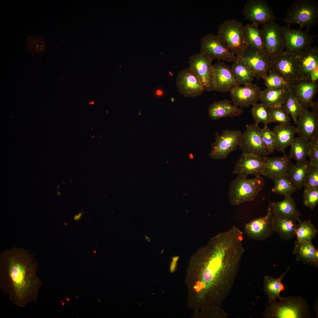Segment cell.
Returning a JSON list of instances; mask_svg holds the SVG:
<instances>
[{
  "instance_id": "cell-9",
  "label": "cell",
  "mask_w": 318,
  "mask_h": 318,
  "mask_svg": "<svg viewBox=\"0 0 318 318\" xmlns=\"http://www.w3.org/2000/svg\"><path fill=\"white\" fill-rule=\"evenodd\" d=\"M246 130L241 134L239 145L242 153L263 158L269 153L261 140V128L258 124H246Z\"/></svg>"
},
{
  "instance_id": "cell-11",
  "label": "cell",
  "mask_w": 318,
  "mask_h": 318,
  "mask_svg": "<svg viewBox=\"0 0 318 318\" xmlns=\"http://www.w3.org/2000/svg\"><path fill=\"white\" fill-rule=\"evenodd\" d=\"M270 69L289 84L299 79L295 54L286 50L270 59Z\"/></svg>"
},
{
  "instance_id": "cell-7",
  "label": "cell",
  "mask_w": 318,
  "mask_h": 318,
  "mask_svg": "<svg viewBox=\"0 0 318 318\" xmlns=\"http://www.w3.org/2000/svg\"><path fill=\"white\" fill-rule=\"evenodd\" d=\"M200 52L212 61L214 59L221 60L233 63L239 59L217 34H208L202 38Z\"/></svg>"
},
{
  "instance_id": "cell-36",
  "label": "cell",
  "mask_w": 318,
  "mask_h": 318,
  "mask_svg": "<svg viewBox=\"0 0 318 318\" xmlns=\"http://www.w3.org/2000/svg\"><path fill=\"white\" fill-rule=\"evenodd\" d=\"M310 166L309 161L307 160L294 164L287 177L296 186L300 189L303 186L305 176Z\"/></svg>"
},
{
  "instance_id": "cell-29",
  "label": "cell",
  "mask_w": 318,
  "mask_h": 318,
  "mask_svg": "<svg viewBox=\"0 0 318 318\" xmlns=\"http://www.w3.org/2000/svg\"><path fill=\"white\" fill-rule=\"evenodd\" d=\"M259 26L252 23L244 26L245 44L246 48L264 53L263 34Z\"/></svg>"
},
{
  "instance_id": "cell-4",
  "label": "cell",
  "mask_w": 318,
  "mask_h": 318,
  "mask_svg": "<svg viewBox=\"0 0 318 318\" xmlns=\"http://www.w3.org/2000/svg\"><path fill=\"white\" fill-rule=\"evenodd\" d=\"M289 26L297 24L300 29L305 28L309 31L318 23V2L314 0H296L288 9L283 19Z\"/></svg>"
},
{
  "instance_id": "cell-17",
  "label": "cell",
  "mask_w": 318,
  "mask_h": 318,
  "mask_svg": "<svg viewBox=\"0 0 318 318\" xmlns=\"http://www.w3.org/2000/svg\"><path fill=\"white\" fill-rule=\"evenodd\" d=\"M239 59L252 70L257 79H264L270 70V59L264 53L246 48Z\"/></svg>"
},
{
  "instance_id": "cell-28",
  "label": "cell",
  "mask_w": 318,
  "mask_h": 318,
  "mask_svg": "<svg viewBox=\"0 0 318 318\" xmlns=\"http://www.w3.org/2000/svg\"><path fill=\"white\" fill-rule=\"evenodd\" d=\"M293 253L296 259L305 264L318 267V251L312 241H305L295 245Z\"/></svg>"
},
{
  "instance_id": "cell-27",
  "label": "cell",
  "mask_w": 318,
  "mask_h": 318,
  "mask_svg": "<svg viewBox=\"0 0 318 318\" xmlns=\"http://www.w3.org/2000/svg\"><path fill=\"white\" fill-rule=\"evenodd\" d=\"M273 214L280 215L298 221L302 214L298 210L294 199L291 196H284V199L277 202H270L269 205Z\"/></svg>"
},
{
  "instance_id": "cell-48",
  "label": "cell",
  "mask_w": 318,
  "mask_h": 318,
  "mask_svg": "<svg viewBox=\"0 0 318 318\" xmlns=\"http://www.w3.org/2000/svg\"><path fill=\"white\" fill-rule=\"evenodd\" d=\"M83 212H82L79 213L74 216L73 218L74 220L76 221H79L81 218Z\"/></svg>"
},
{
  "instance_id": "cell-42",
  "label": "cell",
  "mask_w": 318,
  "mask_h": 318,
  "mask_svg": "<svg viewBox=\"0 0 318 318\" xmlns=\"http://www.w3.org/2000/svg\"><path fill=\"white\" fill-rule=\"evenodd\" d=\"M228 314L221 308L194 310L193 318H226Z\"/></svg>"
},
{
  "instance_id": "cell-12",
  "label": "cell",
  "mask_w": 318,
  "mask_h": 318,
  "mask_svg": "<svg viewBox=\"0 0 318 318\" xmlns=\"http://www.w3.org/2000/svg\"><path fill=\"white\" fill-rule=\"evenodd\" d=\"M264 53L271 59L284 51L285 46L281 32V26L274 21L263 24Z\"/></svg>"
},
{
  "instance_id": "cell-3",
  "label": "cell",
  "mask_w": 318,
  "mask_h": 318,
  "mask_svg": "<svg viewBox=\"0 0 318 318\" xmlns=\"http://www.w3.org/2000/svg\"><path fill=\"white\" fill-rule=\"evenodd\" d=\"M277 302L272 301L266 306L263 313L266 318H311L310 307L300 296H289Z\"/></svg>"
},
{
  "instance_id": "cell-33",
  "label": "cell",
  "mask_w": 318,
  "mask_h": 318,
  "mask_svg": "<svg viewBox=\"0 0 318 318\" xmlns=\"http://www.w3.org/2000/svg\"><path fill=\"white\" fill-rule=\"evenodd\" d=\"M289 156L296 162L303 161L308 156L310 140L300 136L294 138L291 145Z\"/></svg>"
},
{
  "instance_id": "cell-40",
  "label": "cell",
  "mask_w": 318,
  "mask_h": 318,
  "mask_svg": "<svg viewBox=\"0 0 318 318\" xmlns=\"http://www.w3.org/2000/svg\"><path fill=\"white\" fill-rule=\"evenodd\" d=\"M268 109L271 122H276L280 125L290 124L289 114L283 106Z\"/></svg>"
},
{
  "instance_id": "cell-23",
  "label": "cell",
  "mask_w": 318,
  "mask_h": 318,
  "mask_svg": "<svg viewBox=\"0 0 318 318\" xmlns=\"http://www.w3.org/2000/svg\"><path fill=\"white\" fill-rule=\"evenodd\" d=\"M284 154L282 157L266 156L263 158L266 166L262 175L272 180L288 176L294 164L289 155Z\"/></svg>"
},
{
  "instance_id": "cell-13",
  "label": "cell",
  "mask_w": 318,
  "mask_h": 318,
  "mask_svg": "<svg viewBox=\"0 0 318 318\" xmlns=\"http://www.w3.org/2000/svg\"><path fill=\"white\" fill-rule=\"evenodd\" d=\"M244 232L249 238L258 241L265 240L272 235L274 232L273 213L269 205L265 216L245 224Z\"/></svg>"
},
{
  "instance_id": "cell-16",
  "label": "cell",
  "mask_w": 318,
  "mask_h": 318,
  "mask_svg": "<svg viewBox=\"0 0 318 318\" xmlns=\"http://www.w3.org/2000/svg\"><path fill=\"white\" fill-rule=\"evenodd\" d=\"M176 83L179 92L186 98L200 95L205 91L203 85L199 78L189 67L178 72Z\"/></svg>"
},
{
  "instance_id": "cell-8",
  "label": "cell",
  "mask_w": 318,
  "mask_h": 318,
  "mask_svg": "<svg viewBox=\"0 0 318 318\" xmlns=\"http://www.w3.org/2000/svg\"><path fill=\"white\" fill-rule=\"evenodd\" d=\"M242 134L239 130L228 129L223 130L221 134L216 132L215 141L211 144L210 157L215 160L226 158L231 152L239 146Z\"/></svg>"
},
{
  "instance_id": "cell-47",
  "label": "cell",
  "mask_w": 318,
  "mask_h": 318,
  "mask_svg": "<svg viewBox=\"0 0 318 318\" xmlns=\"http://www.w3.org/2000/svg\"><path fill=\"white\" fill-rule=\"evenodd\" d=\"M308 156L310 165L318 167V134L310 140Z\"/></svg>"
},
{
  "instance_id": "cell-45",
  "label": "cell",
  "mask_w": 318,
  "mask_h": 318,
  "mask_svg": "<svg viewBox=\"0 0 318 318\" xmlns=\"http://www.w3.org/2000/svg\"><path fill=\"white\" fill-rule=\"evenodd\" d=\"M303 186L304 189L318 187V167L310 165L305 176Z\"/></svg>"
},
{
  "instance_id": "cell-10",
  "label": "cell",
  "mask_w": 318,
  "mask_h": 318,
  "mask_svg": "<svg viewBox=\"0 0 318 318\" xmlns=\"http://www.w3.org/2000/svg\"><path fill=\"white\" fill-rule=\"evenodd\" d=\"M281 32L285 50L294 54L311 47L314 37L306 30L294 29L287 25L281 26Z\"/></svg>"
},
{
  "instance_id": "cell-1",
  "label": "cell",
  "mask_w": 318,
  "mask_h": 318,
  "mask_svg": "<svg viewBox=\"0 0 318 318\" xmlns=\"http://www.w3.org/2000/svg\"><path fill=\"white\" fill-rule=\"evenodd\" d=\"M244 233L233 226L191 258L186 271L187 304L194 310L220 308L234 285L244 252Z\"/></svg>"
},
{
  "instance_id": "cell-2",
  "label": "cell",
  "mask_w": 318,
  "mask_h": 318,
  "mask_svg": "<svg viewBox=\"0 0 318 318\" xmlns=\"http://www.w3.org/2000/svg\"><path fill=\"white\" fill-rule=\"evenodd\" d=\"M38 264L32 254L14 247L0 255V287L13 304L20 307L36 302L43 282L37 274Z\"/></svg>"
},
{
  "instance_id": "cell-24",
  "label": "cell",
  "mask_w": 318,
  "mask_h": 318,
  "mask_svg": "<svg viewBox=\"0 0 318 318\" xmlns=\"http://www.w3.org/2000/svg\"><path fill=\"white\" fill-rule=\"evenodd\" d=\"M294 123L299 136L309 140L318 134V114L305 110Z\"/></svg>"
},
{
  "instance_id": "cell-43",
  "label": "cell",
  "mask_w": 318,
  "mask_h": 318,
  "mask_svg": "<svg viewBox=\"0 0 318 318\" xmlns=\"http://www.w3.org/2000/svg\"><path fill=\"white\" fill-rule=\"evenodd\" d=\"M261 135L263 144L269 153H274V137L272 131L268 127L267 124L264 125L261 128Z\"/></svg>"
},
{
  "instance_id": "cell-21",
  "label": "cell",
  "mask_w": 318,
  "mask_h": 318,
  "mask_svg": "<svg viewBox=\"0 0 318 318\" xmlns=\"http://www.w3.org/2000/svg\"><path fill=\"white\" fill-rule=\"evenodd\" d=\"M299 79L309 80L312 72L318 68V48L311 47L295 54Z\"/></svg>"
},
{
  "instance_id": "cell-25",
  "label": "cell",
  "mask_w": 318,
  "mask_h": 318,
  "mask_svg": "<svg viewBox=\"0 0 318 318\" xmlns=\"http://www.w3.org/2000/svg\"><path fill=\"white\" fill-rule=\"evenodd\" d=\"M243 112L241 108L234 105L231 101L226 99L214 102L208 110L209 116L215 120L239 116Z\"/></svg>"
},
{
  "instance_id": "cell-41",
  "label": "cell",
  "mask_w": 318,
  "mask_h": 318,
  "mask_svg": "<svg viewBox=\"0 0 318 318\" xmlns=\"http://www.w3.org/2000/svg\"><path fill=\"white\" fill-rule=\"evenodd\" d=\"M267 88L274 89L287 88L289 84L282 78L274 72L271 69L266 77L264 79Z\"/></svg>"
},
{
  "instance_id": "cell-6",
  "label": "cell",
  "mask_w": 318,
  "mask_h": 318,
  "mask_svg": "<svg viewBox=\"0 0 318 318\" xmlns=\"http://www.w3.org/2000/svg\"><path fill=\"white\" fill-rule=\"evenodd\" d=\"M244 26L236 19H227L219 26L217 34L230 51L237 57L246 48L244 37Z\"/></svg>"
},
{
  "instance_id": "cell-44",
  "label": "cell",
  "mask_w": 318,
  "mask_h": 318,
  "mask_svg": "<svg viewBox=\"0 0 318 318\" xmlns=\"http://www.w3.org/2000/svg\"><path fill=\"white\" fill-rule=\"evenodd\" d=\"M304 205L313 210L318 203V187L304 189Z\"/></svg>"
},
{
  "instance_id": "cell-34",
  "label": "cell",
  "mask_w": 318,
  "mask_h": 318,
  "mask_svg": "<svg viewBox=\"0 0 318 318\" xmlns=\"http://www.w3.org/2000/svg\"><path fill=\"white\" fill-rule=\"evenodd\" d=\"M232 72L237 81L244 86L252 83L254 75L251 69L243 61L239 59L231 66Z\"/></svg>"
},
{
  "instance_id": "cell-37",
  "label": "cell",
  "mask_w": 318,
  "mask_h": 318,
  "mask_svg": "<svg viewBox=\"0 0 318 318\" xmlns=\"http://www.w3.org/2000/svg\"><path fill=\"white\" fill-rule=\"evenodd\" d=\"M282 106L291 115L294 123L305 110L289 87Z\"/></svg>"
},
{
  "instance_id": "cell-46",
  "label": "cell",
  "mask_w": 318,
  "mask_h": 318,
  "mask_svg": "<svg viewBox=\"0 0 318 318\" xmlns=\"http://www.w3.org/2000/svg\"><path fill=\"white\" fill-rule=\"evenodd\" d=\"M45 47V43L42 37L38 36L29 38L27 42L28 49L32 52L39 53L43 52Z\"/></svg>"
},
{
  "instance_id": "cell-32",
  "label": "cell",
  "mask_w": 318,
  "mask_h": 318,
  "mask_svg": "<svg viewBox=\"0 0 318 318\" xmlns=\"http://www.w3.org/2000/svg\"><path fill=\"white\" fill-rule=\"evenodd\" d=\"M288 88L274 89L266 87L262 91L259 100L268 109L281 106Z\"/></svg>"
},
{
  "instance_id": "cell-5",
  "label": "cell",
  "mask_w": 318,
  "mask_h": 318,
  "mask_svg": "<svg viewBox=\"0 0 318 318\" xmlns=\"http://www.w3.org/2000/svg\"><path fill=\"white\" fill-rule=\"evenodd\" d=\"M264 185V178L261 176L248 178L238 175L229 185L228 196L230 203L233 206H237L245 202L253 201Z\"/></svg>"
},
{
  "instance_id": "cell-50",
  "label": "cell",
  "mask_w": 318,
  "mask_h": 318,
  "mask_svg": "<svg viewBox=\"0 0 318 318\" xmlns=\"http://www.w3.org/2000/svg\"><path fill=\"white\" fill-rule=\"evenodd\" d=\"M142 303H140L139 304V306H141L142 305Z\"/></svg>"
},
{
  "instance_id": "cell-15",
  "label": "cell",
  "mask_w": 318,
  "mask_h": 318,
  "mask_svg": "<svg viewBox=\"0 0 318 318\" xmlns=\"http://www.w3.org/2000/svg\"><path fill=\"white\" fill-rule=\"evenodd\" d=\"M212 61L200 52L189 58V67L195 73L202 83L205 91H213Z\"/></svg>"
},
{
  "instance_id": "cell-31",
  "label": "cell",
  "mask_w": 318,
  "mask_h": 318,
  "mask_svg": "<svg viewBox=\"0 0 318 318\" xmlns=\"http://www.w3.org/2000/svg\"><path fill=\"white\" fill-rule=\"evenodd\" d=\"M289 269L290 267H288L286 271L277 279L271 276L265 277L264 280V290L268 298L269 303L276 300V298L280 300L283 299V297L280 296V293L285 289V287L282 283V280Z\"/></svg>"
},
{
  "instance_id": "cell-26",
  "label": "cell",
  "mask_w": 318,
  "mask_h": 318,
  "mask_svg": "<svg viewBox=\"0 0 318 318\" xmlns=\"http://www.w3.org/2000/svg\"><path fill=\"white\" fill-rule=\"evenodd\" d=\"M272 131L274 137L275 150L284 153L285 149L290 146L297 133L296 127L291 124H279L274 126Z\"/></svg>"
},
{
  "instance_id": "cell-49",
  "label": "cell",
  "mask_w": 318,
  "mask_h": 318,
  "mask_svg": "<svg viewBox=\"0 0 318 318\" xmlns=\"http://www.w3.org/2000/svg\"><path fill=\"white\" fill-rule=\"evenodd\" d=\"M145 238L146 239V240L148 242L150 241V238L149 237L147 236H145Z\"/></svg>"
},
{
  "instance_id": "cell-18",
  "label": "cell",
  "mask_w": 318,
  "mask_h": 318,
  "mask_svg": "<svg viewBox=\"0 0 318 318\" xmlns=\"http://www.w3.org/2000/svg\"><path fill=\"white\" fill-rule=\"evenodd\" d=\"M213 91L226 92L240 86L235 79L231 67L220 62L212 65Z\"/></svg>"
},
{
  "instance_id": "cell-22",
  "label": "cell",
  "mask_w": 318,
  "mask_h": 318,
  "mask_svg": "<svg viewBox=\"0 0 318 318\" xmlns=\"http://www.w3.org/2000/svg\"><path fill=\"white\" fill-rule=\"evenodd\" d=\"M262 91L256 84L236 87L230 91L231 102L237 107H248L259 100Z\"/></svg>"
},
{
  "instance_id": "cell-19",
  "label": "cell",
  "mask_w": 318,
  "mask_h": 318,
  "mask_svg": "<svg viewBox=\"0 0 318 318\" xmlns=\"http://www.w3.org/2000/svg\"><path fill=\"white\" fill-rule=\"evenodd\" d=\"M266 166L263 158L252 154L242 153L232 172L238 176L247 177L253 175L259 176L262 175Z\"/></svg>"
},
{
  "instance_id": "cell-20",
  "label": "cell",
  "mask_w": 318,
  "mask_h": 318,
  "mask_svg": "<svg viewBox=\"0 0 318 318\" xmlns=\"http://www.w3.org/2000/svg\"><path fill=\"white\" fill-rule=\"evenodd\" d=\"M289 87L304 110L311 107L318 92L317 82L299 79L289 84Z\"/></svg>"
},
{
  "instance_id": "cell-30",
  "label": "cell",
  "mask_w": 318,
  "mask_h": 318,
  "mask_svg": "<svg viewBox=\"0 0 318 318\" xmlns=\"http://www.w3.org/2000/svg\"><path fill=\"white\" fill-rule=\"evenodd\" d=\"M273 221L274 231L282 239L289 240L296 237L298 226L296 221L273 213Z\"/></svg>"
},
{
  "instance_id": "cell-35",
  "label": "cell",
  "mask_w": 318,
  "mask_h": 318,
  "mask_svg": "<svg viewBox=\"0 0 318 318\" xmlns=\"http://www.w3.org/2000/svg\"><path fill=\"white\" fill-rule=\"evenodd\" d=\"M298 222V226L296 231L297 239L295 242V245L310 241L314 238L317 232V230L311 220L301 221Z\"/></svg>"
},
{
  "instance_id": "cell-14",
  "label": "cell",
  "mask_w": 318,
  "mask_h": 318,
  "mask_svg": "<svg viewBox=\"0 0 318 318\" xmlns=\"http://www.w3.org/2000/svg\"><path fill=\"white\" fill-rule=\"evenodd\" d=\"M243 14L246 20L259 25L274 21L276 19L265 0H248L244 6Z\"/></svg>"
},
{
  "instance_id": "cell-38",
  "label": "cell",
  "mask_w": 318,
  "mask_h": 318,
  "mask_svg": "<svg viewBox=\"0 0 318 318\" xmlns=\"http://www.w3.org/2000/svg\"><path fill=\"white\" fill-rule=\"evenodd\" d=\"M274 184L271 189L275 193L284 196H291L295 192L297 188L287 177H282L273 180Z\"/></svg>"
},
{
  "instance_id": "cell-39",
  "label": "cell",
  "mask_w": 318,
  "mask_h": 318,
  "mask_svg": "<svg viewBox=\"0 0 318 318\" xmlns=\"http://www.w3.org/2000/svg\"><path fill=\"white\" fill-rule=\"evenodd\" d=\"M252 106L251 112L255 123L267 124L271 122L269 109L263 103L257 102Z\"/></svg>"
}]
</instances>
